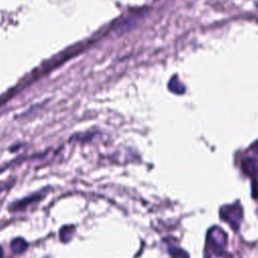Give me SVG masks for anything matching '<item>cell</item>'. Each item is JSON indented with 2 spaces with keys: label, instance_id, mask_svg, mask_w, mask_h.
<instances>
[{
  "label": "cell",
  "instance_id": "1",
  "mask_svg": "<svg viewBox=\"0 0 258 258\" xmlns=\"http://www.w3.org/2000/svg\"><path fill=\"white\" fill-rule=\"evenodd\" d=\"M10 248L15 253H22L28 248V243L22 238H17L11 241Z\"/></svg>",
  "mask_w": 258,
  "mask_h": 258
},
{
  "label": "cell",
  "instance_id": "2",
  "mask_svg": "<svg viewBox=\"0 0 258 258\" xmlns=\"http://www.w3.org/2000/svg\"><path fill=\"white\" fill-rule=\"evenodd\" d=\"M40 198H42V196H37V195L30 197L29 199H25V200H22L21 202H17L16 204H13V205H11L12 209L13 210H21V209H23V208H25L26 206H28V203L31 204V203H33V202H34V201H36V200H38Z\"/></svg>",
  "mask_w": 258,
  "mask_h": 258
},
{
  "label": "cell",
  "instance_id": "3",
  "mask_svg": "<svg viewBox=\"0 0 258 258\" xmlns=\"http://www.w3.org/2000/svg\"><path fill=\"white\" fill-rule=\"evenodd\" d=\"M170 89L176 93V94H182L185 92V87L181 84L180 81L176 79V78H173L172 81H171V83H170Z\"/></svg>",
  "mask_w": 258,
  "mask_h": 258
},
{
  "label": "cell",
  "instance_id": "4",
  "mask_svg": "<svg viewBox=\"0 0 258 258\" xmlns=\"http://www.w3.org/2000/svg\"><path fill=\"white\" fill-rule=\"evenodd\" d=\"M73 233H74V230H73V229L70 230V227H69V226L64 227V228L60 231V237H61V240H62L63 242H68V241H69V240L71 239Z\"/></svg>",
  "mask_w": 258,
  "mask_h": 258
},
{
  "label": "cell",
  "instance_id": "5",
  "mask_svg": "<svg viewBox=\"0 0 258 258\" xmlns=\"http://www.w3.org/2000/svg\"><path fill=\"white\" fill-rule=\"evenodd\" d=\"M0 258H3V252H2V248L0 247Z\"/></svg>",
  "mask_w": 258,
  "mask_h": 258
}]
</instances>
